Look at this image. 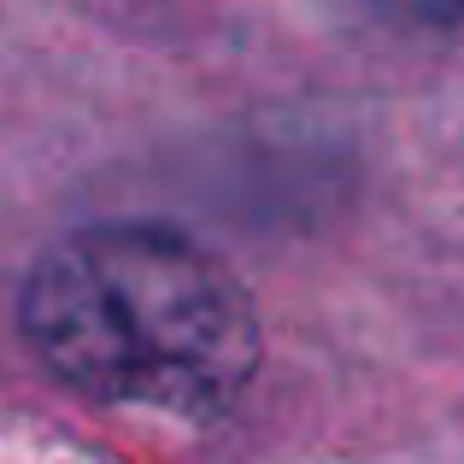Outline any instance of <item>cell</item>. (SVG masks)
I'll use <instances>...</instances> for the list:
<instances>
[{"instance_id": "obj_1", "label": "cell", "mask_w": 464, "mask_h": 464, "mask_svg": "<svg viewBox=\"0 0 464 464\" xmlns=\"http://www.w3.org/2000/svg\"><path fill=\"white\" fill-rule=\"evenodd\" d=\"M24 335L53 376L94 400L200 411L259 364L241 283L153 224H106L59 241L24 288Z\"/></svg>"}]
</instances>
